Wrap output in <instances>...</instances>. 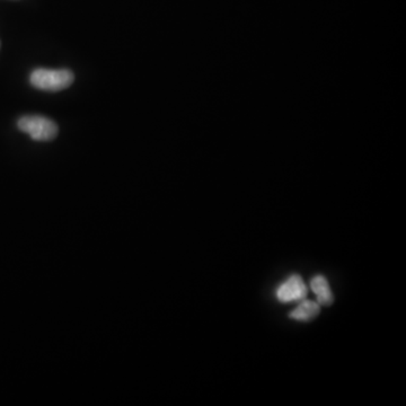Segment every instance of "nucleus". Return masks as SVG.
Wrapping results in <instances>:
<instances>
[{
    "instance_id": "f257e3e1",
    "label": "nucleus",
    "mask_w": 406,
    "mask_h": 406,
    "mask_svg": "<svg viewBox=\"0 0 406 406\" xmlns=\"http://www.w3.org/2000/svg\"><path fill=\"white\" fill-rule=\"evenodd\" d=\"M73 73L67 69L52 71V69H36L31 73L29 82L33 87L40 91L60 92L73 84Z\"/></svg>"
},
{
    "instance_id": "20e7f679",
    "label": "nucleus",
    "mask_w": 406,
    "mask_h": 406,
    "mask_svg": "<svg viewBox=\"0 0 406 406\" xmlns=\"http://www.w3.org/2000/svg\"><path fill=\"white\" fill-rule=\"evenodd\" d=\"M310 288L313 290L317 303L323 306H330L333 303V293L324 275H317L310 281Z\"/></svg>"
},
{
    "instance_id": "f03ea898",
    "label": "nucleus",
    "mask_w": 406,
    "mask_h": 406,
    "mask_svg": "<svg viewBox=\"0 0 406 406\" xmlns=\"http://www.w3.org/2000/svg\"><path fill=\"white\" fill-rule=\"evenodd\" d=\"M18 129L27 133L33 140L50 141L58 135V126L48 117L29 115L18 120Z\"/></svg>"
},
{
    "instance_id": "7ed1b4c3",
    "label": "nucleus",
    "mask_w": 406,
    "mask_h": 406,
    "mask_svg": "<svg viewBox=\"0 0 406 406\" xmlns=\"http://www.w3.org/2000/svg\"><path fill=\"white\" fill-rule=\"evenodd\" d=\"M275 296L281 303L303 300L307 296L306 284L300 275H290L277 288Z\"/></svg>"
},
{
    "instance_id": "39448f33",
    "label": "nucleus",
    "mask_w": 406,
    "mask_h": 406,
    "mask_svg": "<svg viewBox=\"0 0 406 406\" xmlns=\"http://www.w3.org/2000/svg\"><path fill=\"white\" fill-rule=\"evenodd\" d=\"M321 312V305L313 300H301L300 304L296 307L289 314L290 319L299 321H308L315 319Z\"/></svg>"
}]
</instances>
